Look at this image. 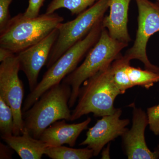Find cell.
Wrapping results in <instances>:
<instances>
[{
  "instance_id": "6da1fadb",
  "label": "cell",
  "mask_w": 159,
  "mask_h": 159,
  "mask_svg": "<svg viewBox=\"0 0 159 159\" xmlns=\"http://www.w3.org/2000/svg\"><path fill=\"white\" fill-rule=\"evenodd\" d=\"M64 19L55 12L30 18L20 13L0 31V48L17 54L37 43L56 29Z\"/></svg>"
},
{
  "instance_id": "7a4b0ae2",
  "label": "cell",
  "mask_w": 159,
  "mask_h": 159,
  "mask_svg": "<svg viewBox=\"0 0 159 159\" xmlns=\"http://www.w3.org/2000/svg\"><path fill=\"white\" fill-rule=\"evenodd\" d=\"M72 89L61 82L41 96L28 110L23 113L25 129L33 138L39 139L43 131L60 120L70 121L69 105Z\"/></svg>"
},
{
  "instance_id": "3957f363",
  "label": "cell",
  "mask_w": 159,
  "mask_h": 159,
  "mask_svg": "<svg viewBox=\"0 0 159 159\" xmlns=\"http://www.w3.org/2000/svg\"><path fill=\"white\" fill-rule=\"evenodd\" d=\"M111 65L83 83L77 105L71 113V121L91 113L95 116L102 117L115 112L114 101L122 94L114 82Z\"/></svg>"
},
{
  "instance_id": "277c9868",
  "label": "cell",
  "mask_w": 159,
  "mask_h": 159,
  "mask_svg": "<svg viewBox=\"0 0 159 159\" xmlns=\"http://www.w3.org/2000/svg\"><path fill=\"white\" fill-rule=\"evenodd\" d=\"M102 29V20L97 23L86 35L69 49L48 69L42 79L29 93L22 107L23 112L31 108L46 91L56 84L76 68L99 39Z\"/></svg>"
},
{
  "instance_id": "5b68a950",
  "label": "cell",
  "mask_w": 159,
  "mask_h": 159,
  "mask_svg": "<svg viewBox=\"0 0 159 159\" xmlns=\"http://www.w3.org/2000/svg\"><path fill=\"white\" fill-rule=\"evenodd\" d=\"M128 43L114 39L107 30L102 27L99 39L89 51L84 60L61 82L70 86L72 92L69 102L70 108L77 100L79 90L83 83L107 67L111 64L121 55L122 50Z\"/></svg>"
},
{
  "instance_id": "8992f818",
  "label": "cell",
  "mask_w": 159,
  "mask_h": 159,
  "mask_svg": "<svg viewBox=\"0 0 159 159\" xmlns=\"http://www.w3.org/2000/svg\"><path fill=\"white\" fill-rule=\"evenodd\" d=\"M109 0H99L77 15L75 19L61 23L57 26L58 37L51 50L48 62V69L79 41L85 37L94 26L104 17Z\"/></svg>"
},
{
  "instance_id": "52a82bcc",
  "label": "cell",
  "mask_w": 159,
  "mask_h": 159,
  "mask_svg": "<svg viewBox=\"0 0 159 159\" xmlns=\"http://www.w3.org/2000/svg\"><path fill=\"white\" fill-rule=\"evenodd\" d=\"M139 11L138 28L133 45L123 56L131 61H142L145 69L159 73V67L148 59L146 48L149 38L159 31V2L150 0H135Z\"/></svg>"
},
{
  "instance_id": "ba28073f",
  "label": "cell",
  "mask_w": 159,
  "mask_h": 159,
  "mask_svg": "<svg viewBox=\"0 0 159 159\" xmlns=\"http://www.w3.org/2000/svg\"><path fill=\"white\" fill-rule=\"evenodd\" d=\"M19 62L16 54H13L0 65V97L11 107L14 117L13 135H21L25 130L22 104L24 89L19 77Z\"/></svg>"
},
{
  "instance_id": "9c48e42d",
  "label": "cell",
  "mask_w": 159,
  "mask_h": 159,
  "mask_svg": "<svg viewBox=\"0 0 159 159\" xmlns=\"http://www.w3.org/2000/svg\"><path fill=\"white\" fill-rule=\"evenodd\" d=\"M122 110L116 108L111 115L102 116L93 127L89 129L86 138L80 145H87L93 151L94 156H97L107 143L119 136H122L128 128V119H120Z\"/></svg>"
},
{
  "instance_id": "30bf717a",
  "label": "cell",
  "mask_w": 159,
  "mask_h": 159,
  "mask_svg": "<svg viewBox=\"0 0 159 159\" xmlns=\"http://www.w3.org/2000/svg\"><path fill=\"white\" fill-rule=\"evenodd\" d=\"M58 34L57 28L39 42L16 54L20 70L25 74L30 92L38 84V79L40 71L48 62Z\"/></svg>"
},
{
  "instance_id": "8fae6325",
  "label": "cell",
  "mask_w": 159,
  "mask_h": 159,
  "mask_svg": "<svg viewBox=\"0 0 159 159\" xmlns=\"http://www.w3.org/2000/svg\"><path fill=\"white\" fill-rule=\"evenodd\" d=\"M133 108L132 125L122 136L123 147L129 159H156L159 158V147L152 152L145 142V128L148 125L147 113L134 103Z\"/></svg>"
},
{
  "instance_id": "7c38bea8",
  "label": "cell",
  "mask_w": 159,
  "mask_h": 159,
  "mask_svg": "<svg viewBox=\"0 0 159 159\" xmlns=\"http://www.w3.org/2000/svg\"><path fill=\"white\" fill-rule=\"evenodd\" d=\"M91 122L90 117L83 122L75 124H68L64 119L57 121L43 131L39 139L46 143L48 147L65 144L74 147L77 138L83 131L88 128Z\"/></svg>"
},
{
  "instance_id": "4fadbf2b",
  "label": "cell",
  "mask_w": 159,
  "mask_h": 159,
  "mask_svg": "<svg viewBox=\"0 0 159 159\" xmlns=\"http://www.w3.org/2000/svg\"><path fill=\"white\" fill-rule=\"evenodd\" d=\"M132 0H109L110 13L102 20V26L114 39L129 43L131 41L127 24L129 4Z\"/></svg>"
},
{
  "instance_id": "5bb4252c",
  "label": "cell",
  "mask_w": 159,
  "mask_h": 159,
  "mask_svg": "<svg viewBox=\"0 0 159 159\" xmlns=\"http://www.w3.org/2000/svg\"><path fill=\"white\" fill-rule=\"evenodd\" d=\"M1 137L22 159H41L48 147L46 143L33 138L26 129L20 135Z\"/></svg>"
},
{
  "instance_id": "9a60e30c",
  "label": "cell",
  "mask_w": 159,
  "mask_h": 159,
  "mask_svg": "<svg viewBox=\"0 0 159 159\" xmlns=\"http://www.w3.org/2000/svg\"><path fill=\"white\" fill-rule=\"evenodd\" d=\"M44 154L52 159H89L93 155L90 148H74L61 146L48 147Z\"/></svg>"
},
{
  "instance_id": "2e32d148",
  "label": "cell",
  "mask_w": 159,
  "mask_h": 159,
  "mask_svg": "<svg viewBox=\"0 0 159 159\" xmlns=\"http://www.w3.org/2000/svg\"><path fill=\"white\" fill-rule=\"evenodd\" d=\"M126 74L133 87L139 86L149 89L159 81V73L132 67L130 63L126 66Z\"/></svg>"
},
{
  "instance_id": "e0dca14e",
  "label": "cell",
  "mask_w": 159,
  "mask_h": 159,
  "mask_svg": "<svg viewBox=\"0 0 159 159\" xmlns=\"http://www.w3.org/2000/svg\"><path fill=\"white\" fill-rule=\"evenodd\" d=\"M99 0H53L48 6L46 13L51 14L60 9H66L71 14L78 15Z\"/></svg>"
},
{
  "instance_id": "ac0fdd59",
  "label": "cell",
  "mask_w": 159,
  "mask_h": 159,
  "mask_svg": "<svg viewBox=\"0 0 159 159\" xmlns=\"http://www.w3.org/2000/svg\"><path fill=\"white\" fill-rule=\"evenodd\" d=\"M130 61L121 54L111 65L114 82L122 94H124L126 90L133 87L126 71V66Z\"/></svg>"
},
{
  "instance_id": "d6986e66",
  "label": "cell",
  "mask_w": 159,
  "mask_h": 159,
  "mask_svg": "<svg viewBox=\"0 0 159 159\" xmlns=\"http://www.w3.org/2000/svg\"><path fill=\"white\" fill-rule=\"evenodd\" d=\"M14 117L13 112L4 99L0 97V131L1 137L13 135Z\"/></svg>"
},
{
  "instance_id": "ffe728a7",
  "label": "cell",
  "mask_w": 159,
  "mask_h": 159,
  "mask_svg": "<svg viewBox=\"0 0 159 159\" xmlns=\"http://www.w3.org/2000/svg\"><path fill=\"white\" fill-rule=\"evenodd\" d=\"M148 125L155 135H159V103L147 109Z\"/></svg>"
},
{
  "instance_id": "44dd1931",
  "label": "cell",
  "mask_w": 159,
  "mask_h": 159,
  "mask_svg": "<svg viewBox=\"0 0 159 159\" xmlns=\"http://www.w3.org/2000/svg\"><path fill=\"white\" fill-rule=\"evenodd\" d=\"M13 0H0V31L6 27L11 18L9 6Z\"/></svg>"
},
{
  "instance_id": "7402d4cb",
  "label": "cell",
  "mask_w": 159,
  "mask_h": 159,
  "mask_svg": "<svg viewBox=\"0 0 159 159\" xmlns=\"http://www.w3.org/2000/svg\"><path fill=\"white\" fill-rule=\"evenodd\" d=\"M45 0H29V5L23 14L26 17L33 18L39 16L40 9Z\"/></svg>"
},
{
  "instance_id": "603a6c76",
  "label": "cell",
  "mask_w": 159,
  "mask_h": 159,
  "mask_svg": "<svg viewBox=\"0 0 159 159\" xmlns=\"http://www.w3.org/2000/svg\"><path fill=\"white\" fill-rule=\"evenodd\" d=\"M12 149L9 146H6L2 143L0 144V158L11 159L12 154Z\"/></svg>"
},
{
  "instance_id": "cb8c5ba5",
  "label": "cell",
  "mask_w": 159,
  "mask_h": 159,
  "mask_svg": "<svg viewBox=\"0 0 159 159\" xmlns=\"http://www.w3.org/2000/svg\"><path fill=\"white\" fill-rule=\"evenodd\" d=\"M13 54H15L11 53L8 50L2 48H0V61L2 62L7 57H10Z\"/></svg>"
},
{
  "instance_id": "d4e9b609",
  "label": "cell",
  "mask_w": 159,
  "mask_h": 159,
  "mask_svg": "<svg viewBox=\"0 0 159 159\" xmlns=\"http://www.w3.org/2000/svg\"><path fill=\"white\" fill-rule=\"evenodd\" d=\"M109 146H107V148L104 149V150L102 151V159H106L110 158L109 156Z\"/></svg>"
},
{
  "instance_id": "484cf974",
  "label": "cell",
  "mask_w": 159,
  "mask_h": 159,
  "mask_svg": "<svg viewBox=\"0 0 159 159\" xmlns=\"http://www.w3.org/2000/svg\"><path fill=\"white\" fill-rule=\"evenodd\" d=\"M157 2H159V0H156Z\"/></svg>"
}]
</instances>
